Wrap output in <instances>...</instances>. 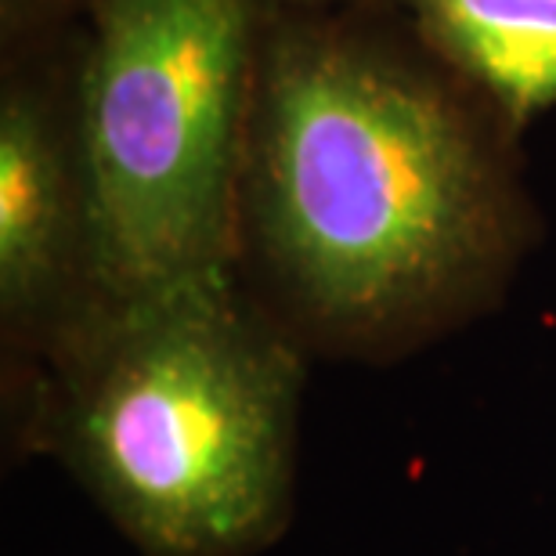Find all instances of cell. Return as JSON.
Instances as JSON below:
<instances>
[{
  "instance_id": "1",
  "label": "cell",
  "mask_w": 556,
  "mask_h": 556,
  "mask_svg": "<svg viewBox=\"0 0 556 556\" xmlns=\"http://www.w3.org/2000/svg\"><path fill=\"white\" fill-rule=\"evenodd\" d=\"M253 220L296 315L348 343L444 318L514 247L506 181L470 119L340 40H293L268 65Z\"/></svg>"
},
{
  "instance_id": "2",
  "label": "cell",
  "mask_w": 556,
  "mask_h": 556,
  "mask_svg": "<svg viewBox=\"0 0 556 556\" xmlns=\"http://www.w3.org/2000/svg\"><path fill=\"white\" fill-rule=\"evenodd\" d=\"M300 362L231 268L98 300L33 433L144 556H253L293 506Z\"/></svg>"
},
{
  "instance_id": "3",
  "label": "cell",
  "mask_w": 556,
  "mask_h": 556,
  "mask_svg": "<svg viewBox=\"0 0 556 556\" xmlns=\"http://www.w3.org/2000/svg\"><path fill=\"white\" fill-rule=\"evenodd\" d=\"M250 48L253 0H98L80 127L98 300L231 268Z\"/></svg>"
},
{
  "instance_id": "4",
  "label": "cell",
  "mask_w": 556,
  "mask_h": 556,
  "mask_svg": "<svg viewBox=\"0 0 556 556\" xmlns=\"http://www.w3.org/2000/svg\"><path fill=\"white\" fill-rule=\"evenodd\" d=\"M73 247L84 250V199L48 124L22 98L0 116V304L8 326H29L59 296Z\"/></svg>"
},
{
  "instance_id": "5",
  "label": "cell",
  "mask_w": 556,
  "mask_h": 556,
  "mask_svg": "<svg viewBox=\"0 0 556 556\" xmlns=\"http://www.w3.org/2000/svg\"><path fill=\"white\" fill-rule=\"evenodd\" d=\"M408 8L514 119L556 102V0H408Z\"/></svg>"
}]
</instances>
